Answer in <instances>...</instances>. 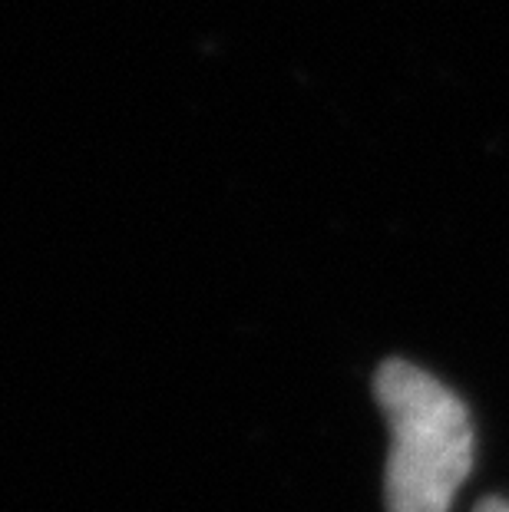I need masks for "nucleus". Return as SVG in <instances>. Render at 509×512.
Instances as JSON below:
<instances>
[{
	"label": "nucleus",
	"mask_w": 509,
	"mask_h": 512,
	"mask_svg": "<svg viewBox=\"0 0 509 512\" xmlns=\"http://www.w3.org/2000/svg\"><path fill=\"white\" fill-rule=\"evenodd\" d=\"M374 397L391 427L387 512H450L473 466V423L450 387L410 361H384Z\"/></svg>",
	"instance_id": "obj_1"
}]
</instances>
